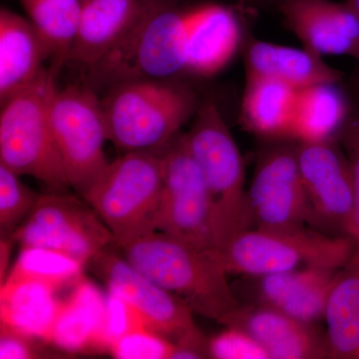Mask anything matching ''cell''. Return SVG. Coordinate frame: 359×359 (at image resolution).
<instances>
[{
  "label": "cell",
  "instance_id": "6da1fadb",
  "mask_svg": "<svg viewBox=\"0 0 359 359\" xmlns=\"http://www.w3.org/2000/svg\"><path fill=\"white\" fill-rule=\"evenodd\" d=\"M135 269L188 304L193 313L226 325L243 304L228 273L210 250L162 231H151L118 249Z\"/></svg>",
  "mask_w": 359,
  "mask_h": 359
},
{
  "label": "cell",
  "instance_id": "7a4b0ae2",
  "mask_svg": "<svg viewBox=\"0 0 359 359\" xmlns=\"http://www.w3.org/2000/svg\"><path fill=\"white\" fill-rule=\"evenodd\" d=\"M186 11L177 0H142L138 18L121 41L87 70L96 93L130 80H164L186 71Z\"/></svg>",
  "mask_w": 359,
  "mask_h": 359
},
{
  "label": "cell",
  "instance_id": "3957f363",
  "mask_svg": "<svg viewBox=\"0 0 359 359\" xmlns=\"http://www.w3.org/2000/svg\"><path fill=\"white\" fill-rule=\"evenodd\" d=\"M166 80L122 82L101 100L108 141L123 153L162 152L197 112L192 89Z\"/></svg>",
  "mask_w": 359,
  "mask_h": 359
},
{
  "label": "cell",
  "instance_id": "277c9868",
  "mask_svg": "<svg viewBox=\"0 0 359 359\" xmlns=\"http://www.w3.org/2000/svg\"><path fill=\"white\" fill-rule=\"evenodd\" d=\"M56 75L45 68L32 84L1 103L0 164L39 180L52 193L70 188L50 124Z\"/></svg>",
  "mask_w": 359,
  "mask_h": 359
},
{
  "label": "cell",
  "instance_id": "5b68a950",
  "mask_svg": "<svg viewBox=\"0 0 359 359\" xmlns=\"http://www.w3.org/2000/svg\"><path fill=\"white\" fill-rule=\"evenodd\" d=\"M187 144L204 175L211 199L212 249L252 229L245 165L237 143L216 104L205 101L196 112Z\"/></svg>",
  "mask_w": 359,
  "mask_h": 359
},
{
  "label": "cell",
  "instance_id": "8992f818",
  "mask_svg": "<svg viewBox=\"0 0 359 359\" xmlns=\"http://www.w3.org/2000/svg\"><path fill=\"white\" fill-rule=\"evenodd\" d=\"M356 249L347 236L302 228L249 229L210 250L228 275L257 278L304 268L341 269Z\"/></svg>",
  "mask_w": 359,
  "mask_h": 359
},
{
  "label": "cell",
  "instance_id": "52a82bcc",
  "mask_svg": "<svg viewBox=\"0 0 359 359\" xmlns=\"http://www.w3.org/2000/svg\"><path fill=\"white\" fill-rule=\"evenodd\" d=\"M164 185L162 152H129L109 163L83 199L99 215L120 249L155 231Z\"/></svg>",
  "mask_w": 359,
  "mask_h": 359
},
{
  "label": "cell",
  "instance_id": "ba28073f",
  "mask_svg": "<svg viewBox=\"0 0 359 359\" xmlns=\"http://www.w3.org/2000/svg\"><path fill=\"white\" fill-rule=\"evenodd\" d=\"M50 124L71 188L81 197L109 165L101 100L84 85L56 88L50 102Z\"/></svg>",
  "mask_w": 359,
  "mask_h": 359
},
{
  "label": "cell",
  "instance_id": "9c48e42d",
  "mask_svg": "<svg viewBox=\"0 0 359 359\" xmlns=\"http://www.w3.org/2000/svg\"><path fill=\"white\" fill-rule=\"evenodd\" d=\"M164 185L155 231L203 250H212V212L202 170L194 159L185 134H179L164 150Z\"/></svg>",
  "mask_w": 359,
  "mask_h": 359
},
{
  "label": "cell",
  "instance_id": "30bf717a",
  "mask_svg": "<svg viewBox=\"0 0 359 359\" xmlns=\"http://www.w3.org/2000/svg\"><path fill=\"white\" fill-rule=\"evenodd\" d=\"M11 238L21 245H39L89 263L99 252L115 247L108 226L86 202L66 193L40 196Z\"/></svg>",
  "mask_w": 359,
  "mask_h": 359
},
{
  "label": "cell",
  "instance_id": "8fae6325",
  "mask_svg": "<svg viewBox=\"0 0 359 359\" xmlns=\"http://www.w3.org/2000/svg\"><path fill=\"white\" fill-rule=\"evenodd\" d=\"M297 162L308 199L309 223L349 237L355 210L351 165L337 139L299 143Z\"/></svg>",
  "mask_w": 359,
  "mask_h": 359
},
{
  "label": "cell",
  "instance_id": "7c38bea8",
  "mask_svg": "<svg viewBox=\"0 0 359 359\" xmlns=\"http://www.w3.org/2000/svg\"><path fill=\"white\" fill-rule=\"evenodd\" d=\"M113 247L99 252L89 264L109 292L129 302L147 330L178 339L196 327L193 311L185 302L135 269Z\"/></svg>",
  "mask_w": 359,
  "mask_h": 359
},
{
  "label": "cell",
  "instance_id": "4fadbf2b",
  "mask_svg": "<svg viewBox=\"0 0 359 359\" xmlns=\"http://www.w3.org/2000/svg\"><path fill=\"white\" fill-rule=\"evenodd\" d=\"M252 226L290 230L309 223V210L297 147H276L262 158L249 190Z\"/></svg>",
  "mask_w": 359,
  "mask_h": 359
},
{
  "label": "cell",
  "instance_id": "5bb4252c",
  "mask_svg": "<svg viewBox=\"0 0 359 359\" xmlns=\"http://www.w3.org/2000/svg\"><path fill=\"white\" fill-rule=\"evenodd\" d=\"M276 4L285 25L304 48L359 62V18L347 0H280Z\"/></svg>",
  "mask_w": 359,
  "mask_h": 359
},
{
  "label": "cell",
  "instance_id": "9a60e30c",
  "mask_svg": "<svg viewBox=\"0 0 359 359\" xmlns=\"http://www.w3.org/2000/svg\"><path fill=\"white\" fill-rule=\"evenodd\" d=\"M186 72L211 76L228 65L238 50L241 28L235 11L208 4L186 11Z\"/></svg>",
  "mask_w": 359,
  "mask_h": 359
},
{
  "label": "cell",
  "instance_id": "2e32d148",
  "mask_svg": "<svg viewBox=\"0 0 359 359\" xmlns=\"http://www.w3.org/2000/svg\"><path fill=\"white\" fill-rule=\"evenodd\" d=\"M224 325L241 328L252 335L264 347L269 358L327 356L325 339H320L311 330V325L266 304L242 306Z\"/></svg>",
  "mask_w": 359,
  "mask_h": 359
},
{
  "label": "cell",
  "instance_id": "e0dca14e",
  "mask_svg": "<svg viewBox=\"0 0 359 359\" xmlns=\"http://www.w3.org/2000/svg\"><path fill=\"white\" fill-rule=\"evenodd\" d=\"M339 269L304 268L257 276L259 304L313 325L325 316L328 294Z\"/></svg>",
  "mask_w": 359,
  "mask_h": 359
},
{
  "label": "cell",
  "instance_id": "ac0fdd59",
  "mask_svg": "<svg viewBox=\"0 0 359 359\" xmlns=\"http://www.w3.org/2000/svg\"><path fill=\"white\" fill-rule=\"evenodd\" d=\"M142 0H83L67 65L87 70L121 41L138 18Z\"/></svg>",
  "mask_w": 359,
  "mask_h": 359
},
{
  "label": "cell",
  "instance_id": "d6986e66",
  "mask_svg": "<svg viewBox=\"0 0 359 359\" xmlns=\"http://www.w3.org/2000/svg\"><path fill=\"white\" fill-rule=\"evenodd\" d=\"M51 58L48 44L30 20L0 11V103L32 84Z\"/></svg>",
  "mask_w": 359,
  "mask_h": 359
},
{
  "label": "cell",
  "instance_id": "ffe728a7",
  "mask_svg": "<svg viewBox=\"0 0 359 359\" xmlns=\"http://www.w3.org/2000/svg\"><path fill=\"white\" fill-rule=\"evenodd\" d=\"M247 74L269 78L299 90L311 85L337 84L342 73L309 49L255 40L245 56Z\"/></svg>",
  "mask_w": 359,
  "mask_h": 359
},
{
  "label": "cell",
  "instance_id": "44dd1931",
  "mask_svg": "<svg viewBox=\"0 0 359 359\" xmlns=\"http://www.w3.org/2000/svg\"><path fill=\"white\" fill-rule=\"evenodd\" d=\"M59 292L39 280H4L0 287L1 327L49 341L62 304Z\"/></svg>",
  "mask_w": 359,
  "mask_h": 359
},
{
  "label": "cell",
  "instance_id": "7402d4cb",
  "mask_svg": "<svg viewBox=\"0 0 359 359\" xmlns=\"http://www.w3.org/2000/svg\"><path fill=\"white\" fill-rule=\"evenodd\" d=\"M105 295L90 280L81 278L62 301L49 341L72 353L105 348Z\"/></svg>",
  "mask_w": 359,
  "mask_h": 359
},
{
  "label": "cell",
  "instance_id": "603a6c76",
  "mask_svg": "<svg viewBox=\"0 0 359 359\" xmlns=\"http://www.w3.org/2000/svg\"><path fill=\"white\" fill-rule=\"evenodd\" d=\"M327 321V356L358 358L359 355V245L339 269L328 294Z\"/></svg>",
  "mask_w": 359,
  "mask_h": 359
},
{
  "label": "cell",
  "instance_id": "cb8c5ba5",
  "mask_svg": "<svg viewBox=\"0 0 359 359\" xmlns=\"http://www.w3.org/2000/svg\"><path fill=\"white\" fill-rule=\"evenodd\" d=\"M297 90L269 78L247 74L241 123L252 133L290 138Z\"/></svg>",
  "mask_w": 359,
  "mask_h": 359
},
{
  "label": "cell",
  "instance_id": "d4e9b609",
  "mask_svg": "<svg viewBox=\"0 0 359 359\" xmlns=\"http://www.w3.org/2000/svg\"><path fill=\"white\" fill-rule=\"evenodd\" d=\"M337 85L321 83L297 90L290 138L299 143L337 138L351 113Z\"/></svg>",
  "mask_w": 359,
  "mask_h": 359
},
{
  "label": "cell",
  "instance_id": "484cf974",
  "mask_svg": "<svg viewBox=\"0 0 359 359\" xmlns=\"http://www.w3.org/2000/svg\"><path fill=\"white\" fill-rule=\"evenodd\" d=\"M51 51L49 69L57 76L67 65L81 18L82 0H20Z\"/></svg>",
  "mask_w": 359,
  "mask_h": 359
},
{
  "label": "cell",
  "instance_id": "4316f807",
  "mask_svg": "<svg viewBox=\"0 0 359 359\" xmlns=\"http://www.w3.org/2000/svg\"><path fill=\"white\" fill-rule=\"evenodd\" d=\"M21 247L20 255L13 268L9 269L6 280H39L56 290H63L74 287L82 278L83 262L49 248Z\"/></svg>",
  "mask_w": 359,
  "mask_h": 359
},
{
  "label": "cell",
  "instance_id": "83f0119b",
  "mask_svg": "<svg viewBox=\"0 0 359 359\" xmlns=\"http://www.w3.org/2000/svg\"><path fill=\"white\" fill-rule=\"evenodd\" d=\"M39 193L32 190L20 180V175L0 164V231L1 237H11L34 205Z\"/></svg>",
  "mask_w": 359,
  "mask_h": 359
},
{
  "label": "cell",
  "instance_id": "f1b7e54d",
  "mask_svg": "<svg viewBox=\"0 0 359 359\" xmlns=\"http://www.w3.org/2000/svg\"><path fill=\"white\" fill-rule=\"evenodd\" d=\"M175 351L174 341L149 330L124 335L109 347L111 354L120 359L173 358Z\"/></svg>",
  "mask_w": 359,
  "mask_h": 359
},
{
  "label": "cell",
  "instance_id": "f546056e",
  "mask_svg": "<svg viewBox=\"0 0 359 359\" xmlns=\"http://www.w3.org/2000/svg\"><path fill=\"white\" fill-rule=\"evenodd\" d=\"M210 358L217 359H268L269 354L252 335L235 327L209 340Z\"/></svg>",
  "mask_w": 359,
  "mask_h": 359
},
{
  "label": "cell",
  "instance_id": "4dcf8cb0",
  "mask_svg": "<svg viewBox=\"0 0 359 359\" xmlns=\"http://www.w3.org/2000/svg\"><path fill=\"white\" fill-rule=\"evenodd\" d=\"M147 330L139 314L128 302L120 295L108 292L106 295L105 325H104V344L109 349L111 344L124 335L136 330Z\"/></svg>",
  "mask_w": 359,
  "mask_h": 359
},
{
  "label": "cell",
  "instance_id": "1f68e13d",
  "mask_svg": "<svg viewBox=\"0 0 359 359\" xmlns=\"http://www.w3.org/2000/svg\"><path fill=\"white\" fill-rule=\"evenodd\" d=\"M337 138L344 149L353 173L355 191V210L349 237L359 245V110L349 113Z\"/></svg>",
  "mask_w": 359,
  "mask_h": 359
},
{
  "label": "cell",
  "instance_id": "d6a6232c",
  "mask_svg": "<svg viewBox=\"0 0 359 359\" xmlns=\"http://www.w3.org/2000/svg\"><path fill=\"white\" fill-rule=\"evenodd\" d=\"M28 337L1 327L0 337V358L26 359L34 358L32 347L28 344Z\"/></svg>",
  "mask_w": 359,
  "mask_h": 359
},
{
  "label": "cell",
  "instance_id": "836d02e7",
  "mask_svg": "<svg viewBox=\"0 0 359 359\" xmlns=\"http://www.w3.org/2000/svg\"><path fill=\"white\" fill-rule=\"evenodd\" d=\"M13 243L15 241L11 237H1L0 243V282L4 283L8 275L9 261L13 252Z\"/></svg>",
  "mask_w": 359,
  "mask_h": 359
},
{
  "label": "cell",
  "instance_id": "e575fe53",
  "mask_svg": "<svg viewBox=\"0 0 359 359\" xmlns=\"http://www.w3.org/2000/svg\"><path fill=\"white\" fill-rule=\"evenodd\" d=\"M347 1H348V4L353 6L354 11H355L359 18V0H347Z\"/></svg>",
  "mask_w": 359,
  "mask_h": 359
},
{
  "label": "cell",
  "instance_id": "d590c367",
  "mask_svg": "<svg viewBox=\"0 0 359 359\" xmlns=\"http://www.w3.org/2000/svg\"><path fill=\"white\" fill-rule=\"evenodd\" d=\"M240 1L244 2H262L263 0H240Z\"/></svg>",
  "mask_w": 359,
  "mask_h": 359
},
{
  "label": "cell",
  "instance_id": "8d00e7d4",
  "mask_svg": "<svg viewBox=\"0 0 359 359\" xmlns=\"http://www.w3.org/2000/svg\"><path fill=\"white\" fill-rule=\"evenodd\" d=\"M263 1H275L276 4H278V2L280 1V0H263Z\"/></svg>",
  "mask_w": 359,
  "mask_h": 359
},
{
  "label": "cell",
  "instance_id": "74e56055",
  "mask_svg": "<svg viewBox=\"0 0 359 359\" xmlns=\"http://www.w3.org/2000/svg\"><path fill=\"white\" fill-rule=\"evenodd\" d=\"M358 358H359V355H358Z\"/></svg>",
  "mask_w": 359,
  "mask_h": 359
},
{
  "label": "cell",
  "instance_id": "f35d334b",
  "mask_svg": "<svg viewBox=\"0 0 359 359\" xmlns=\"http://www.w3.org/2000/svg\"><path fill=\"white\" fill-rule=\"evenodd\" d=\"M82 1H83V0H82Z\"/></svg>",
  "mask_w": 359,
  "mask_h": 359
}]
</instances>
